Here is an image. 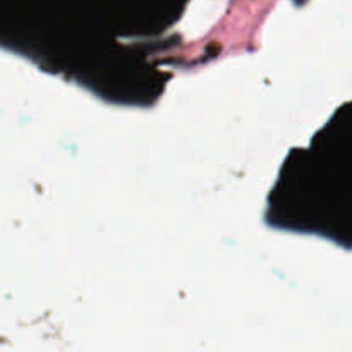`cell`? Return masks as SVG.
Masks as SVG:
<instances>
[]
</instances>
